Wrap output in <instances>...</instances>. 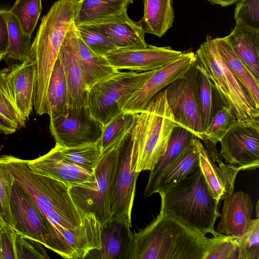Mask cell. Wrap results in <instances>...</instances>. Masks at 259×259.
<instances>
[{
  "instance_id": "1",
  "label": "cell",
  "mask_w": 259,
  "mask_h": 259,
  "mask_svg": "<svg viewBox=\"0 0 259 259\" xmlns=\"http://www.w3.org/2000/svg\"><path fill=\"white\" fill-rule=\"evenodd\" d=\"M2 157L15 182L30 195L46 220L50 230L48 248L63 258L73 259L71 251L85 240L89 232L87 224L99 221L97 218L78 206L64 182L34 173L26 160Z\"/></svg>"
},
{
  "instance_id": "2",
  "label": "cell",
  "mask_w": 259,
  "mask_h": 259,
  "mask_svg": "<svg viewBox=\"0 0 259 259\" xmlns=\"http://www.w3.org/2000/svg\"><path fill=\"white\" fill-rule=\"evenodd\" d=\"M126 259H204L214 240L189 228L160 210L138 232H127Z\"/></svg>"
},
{
  "instance_id": "3",
  "label": "cell",
  "mask_w": 259,
  "mask_h": 259,
  "mask_svg": "<svg viewBox=\"0 0 259 259\" xmlns=\"http://www.w3.org/2000/svg\"><path fill=\"white\" fill-rule=\"evenodd\" d=\"M159 194L160 210L202 234H220L214 230L215 222L221 216L220 201L213 197L200 167Z\"/></svg>"
},
{
  "instance_id": "4",
  "label": "cell",
  "mask_w": 259,
  "mask_h": 259,
  "mask_svg": "<svg viewBox=\"0 0 259 259\" xmlns=\"http://www.w3.org/2000/svg\"><path fill=\"white\" fill-rule=\"evenodd\" d=\"M79 0H58L44 16L31 44L29 58L35 65L36 83L33 105L48 107L47 90L60 47L74 17Z\"/></svg>"
},
{
  "instance_id": "5",
  "label": "cell",
  "mask_w": 259,
  "mask_h": 259,
  "mask_svg": "<svg viewBox=\"0 0 259 259\" xmlns=\"http://www.w3.org/2000/svg\"><path fill=\"white\" fill-rule=\"evenodd\" d=\"M143 113H137L133 126L120 139L110 198L111 220L126 232L132 228V211L139 173L137 164L141 144Z\"/></svg>"
},
{
  "instance_id": "6",
  "label": "cell",
  "mask_w": 259,
  "mask_h": 259,
  "mask_svg": "<svg viewBox=\"0 0 259 259\" xmlns=\"http://www.w3.org/2000/svg\"><path fill=\"white\" fill-rule=\"evenodd\" d=\"M195 64L215 85L225 106L238 121L259 120V109L221 57L210 35L197 50Z\"/></svg>"
},
{
  "instance_id": "7",
  "label": "cell",
  "mask_w": 259,
  "mask_h": 259,
  "mask_svg": "<svg viewBox=\"0 0 259 259\" xmlns=\"http://www.w3.org/2000/svg\"><path fill=\"white\" fill-rule=\"evenodd\" d=\"M118 142L102 153L88 179L69 187L70 193L78 206L85 213L95 215L104 229L110 227L113 223L110 204Z\"/></svg>"
},
{
  "instance_id": "8",
  "label": "cell",
  "mask_w": 259,
  "mask_h": 259,
  "mask_svg": "<svg viewBox=\"0 0 259 259\" xmlns=\"http://www.w3.org/2000/svg\"><path fill=\"white\" fill-rule=\"evenodd\" d=\"M154 71L120 72L94 84L88 91V107L103 126L123 111L131 97Z\"/></svg>"
},
{
  "instance_id": "9",
  "label": "cell",
  "mask_w": 259,
  "mask_h": 259,
  "mask_svg": "<svg viewBox=\"0 0 259 259\" xmlns=\"http://www.w3.org/2000/svg\"><path fill=\"white\" fill-rule=\"evenodd\" d=\"M143 111L137 171L150 170L164 153L170 135L176 125L166 99L165 89L157 93Z\"/></svg>"
},
{
  "instance_id": "10",
  "label": "cell",
  "mask_w": 259,
  "mask_h": 259,
  "mask_svg": "<svg viewBox=\"0 0 259 259\" xmlns=\"http://www.w3.org/2000/svg\"><path fill=\"white\" fill-rule=\"evenodd\" d=\"M195 62L184 74L168 85L165 91L176 125L189 130L201 140L203 128L198 72Z\"/></svg>"
},
{
  "instance_id": "11",
  "label": "cell",
  "mask_w": 259,
  "mask_h": 259,
  "mask_svg": "<svg viewBox=\"0 0 259 259\" xmlns=\"http://www.w3.org/2000/svg\"><path fill=\"white\" fill-rule=\"evenodd\" d=\"M220 154L225 162L241 171L259 166V120L238 121L219 141Z\"/></svg>"
},
{
  "instance_id": "12",
  "label": "cell",
  "mask_w": 259,
  "mask_h": 259,
  "mask_svg": "<svg viewBox=\"0 0 259 259\" xmlns=\"http://www.w3.org/2000/svg\"><path fill=\"white\" fill-rule=\"evenodd\" d=\"M103 125L92 115L89 108H68L66 113L50 119V131L56 144L72 147L97 142Z\"/></svg>"
},
{
  "instance_id": "13",
  "label": "cell",
  "mask_w": 259,
  "mask_h": 259,
  "mask_svg": "<svg viewBox=\"0 0 259 259\" xmlns=\"http://www.w3.org/2000/svg\"><path fill=\"white\" fill-rule=\"evenodd\" d=\"M10 207L15 232L37 241L48 248L50 230L47 221L30 195L15 181Z\"/></svg>"
},
{
  "instance_id": "14",
  "label": "cell",
  "mask_w": 259,
  "mask_h": 259,
  "mask_svg": "<svg viewBox=\"0 0 259 259\" xmlns=\"http://www.w3.org/2000/svg\"><path fill=\"white\" fill-rule=\"evenodd\" d=\"M195 60L192 51L183 52L177 60L154 70L129 99L123 111L140 112L157 93L184 74Z\"/></svg>"
},
{
  "instance_id": "15",
  "label": "cell",
  "mask_w": 259,
  "mask_h": 259,
  "mask_svg": "<svg viewBox=\"0 0 259 259\" xmlns=\"http://www.w3.org/2000/svg\"><path fill=\"white\" fill-rule=\"evenodd\" d=\"M58 57L62 63L68 90V108L88 107L85 87L78 54V36L74 23L68 29Z\"/></svg>"
},
{
  "instance_id": "16",
  "label": "cell",
  "mask_w": 259,
  "mask_h": 259,
  "mask_svg": "<svg viewBox=\"0 0 259 259\" xmlns=\"http://www.w3.org/2000/svg\"><path fill=\"white\" fill-rule=\"evenodd\" d=\"M199 167L213 197L220 201L234 192L236 178L240 169L223 161L216 146L205 147L198 141Z\"/></svg>"
},
{
  "instance_id": "17",
  "label": "cell",
  "mask_w": 259,
  "mask_h": 259,
  "mask_svg": "<svg viewBox=\"0 0 259 259\" xmlns=\"http://www.w3.org/2000/svg\"><path fill=\"white\" fill-rule=\"evenodd\" d=\"M183 52L170 47L148 45L144 48L116 49L105 57L118 69L148 71L160 68L179 58Z\"/></svg>"
},
{
  "instance_id": "18",
  "label": "cell",
  "mask_w": 259,
  "mask_h": 259,
  "mask_svg": "<svg viewBox=\"0 0 259 259\" xmlns=\"http://www.w3.org/2000/svg\"><path fill=\"white\" fill-rule=\"evenodd\" d=\"M2 71L17 109L26 120L28 119L33 108L36 83L34 61L28 58Z\"/></svg>"
},
{
  "instance_id": "19",
  "label": "cell",
  "mask_w": 259,
  "mask_h": 259,
  "mask_svg": "<svg viewBox=\"0 0 259 259\" xmlns=\"http://www.w3.org/2000/svg\"><path fill=\"white\" fill-rule=\"evenodd\" d=\"M27 161L34 173L59 180L69 187L85 181L92 173L64 159L57 144L46 154Z\"/></svg>"
},
{
  "instance_id": "20",
  "label": "cell",
  "mask_w": 259,
  "mask_h": 259,
  "mask_svg": "<svg viewBox=\"0 0 259 259\" xmlns=\"http://www.w3.org/2000/svg\"><path fill=\"white\" fill-rule=\"evenodd\" d=\"M223 200L221 219L215 232L240 239L251 219L253 208L251 199L248 194L239 191L234 192Z\"/></svg>"
},
{
  "instance_id": "21",
  "label": "cell",
  "mask_w": 259,
  "mask_h": 259,
  "mask_svg": "<svg viewBox=\"0 0 259 259\" xmlns=\"http://www.w3.org/2000/svg\"><path fill=\"white\" fill-rule=\"evenodd\" d=\"M102 33L119 49L144 48L145 32L139 22L131 20L127 12L101 23L90 25Z\"/></svg>"
},
{
  "instance_id": "22",
  "label": "cell",
  "mask_w": 259,
  "mask_h": 259,
  "mask_svg": "<svg viewBox=\"0 0 259 259\" xmlns=\"http://www.w3.org/2000/svg\"><path fill=\"white\" fill-rule=\"evenodd\" d=\"M195 137L189 130L180 126L172 129L164 153L150 170L149 179L144 193V197L156 193L158 182L168 167L178 157L184 148Z\"/></svg>"
},
{
  "instance_id": "23",
  "label": "cell",
  "mask_w": 259,
  "mask_h": 259,
  "mask_svg": "<svg viewBox=\"0 0 259 259\" xmlns=\"http://www.w3.org/2000/svg\"><path fill=\"white\" fill-rule=\"evenodd\" d=\"M224 38L259 80V30L236 23L231 33Z\"/></svg>"
},
{
  "instance_id": "24",
  "label": "cell",
  "mask_w": 259,
  "mask_h": 259,
  "mask_svg": "<svg viewBox=\"0 0 259 259\" xmlns=\"http://www.w3.org/2000/svg\"><path fill=\"white\" fill-rule=\"evenodd\" d=\"M133 0H79L74 17L75 25L104 22L126 12Z\"/></svg>"
},
{
  "instance_id": "25",
  "label": "cell",
  "mask_w": 259,
  "mask_h": 259,
  "mask_svg": "<svg viewBox=\"0 0 259 259\" xmlns=\"http://www.w3.org/2000/svg\"><path fill=\"white\" fill-rule=\"evenodd\" d=\"M213 40L228 68L259 109V80L239 58L224 37H217Z\"/></svg>"
},
{
  "instance_id": "26",
  "label": "cell",
  "mask_w": 259,
  "mask_h": 259,
  "mask_svg": "<svg viewBox=\"0 0 259 259\" xmlns=\"http://www.w3.org/2000/svg\"><path fill=\"white\" fill-rule=\"evenodd\" d=\"M198 140L193 138L168 167L158 182L156 193L178 184L199 167Z\"/></svg>"
},
{
  "instance_id": "27",
  "label": "cell",
  "mask_w": 259,
  "mask_h": 259,
  "mask_svg": "<svg viewBox=\"0 0 259 259\" xmlns=\"http://www.w3.org/2000/svg\"><path fill=\"white\" fill-rule=\"evenodd\" d=\"M144 15L139 23L145 33L160 37L172 26V0H143Z\"/></svg>"
},
{
  "instance_id": "28",
  "label": "cell",
  "mask_w": 259,
  "mask_h": 259,
  "mask_svg": "<svg viewBox=\"0 0 259 259\" xmlns=\"http://www.w3.org/2000/svg\"><path fill=\"white\" fill-rule=\"evenodd\" d=\"M78 36L80 64L84 84L89 91L94 84L119 70L112 66L105 56L99 55L91 50L78 34Z\"/></svg>"
},
{
  "instance_id": "29",
  "label": "cell",
  "mask_w": 259,
  "mask_h": 259,
  "mask_svg": "<svg viewBox=\"0 0 259 259\" xmlns=\"http://www.w3.org/2000/svg\"><path fill=\"white\" fill-rule=\"evenodd\" d=\"M50 119L66 113L68 107V90L63 68L58 57L54 66L47 90Z\"/></svg>"
},
{
  "instance_id": "30",
  "label": "cell",
  "mask_w": 259,
  "mask_h": 259,
  "mask_svg": "<svg viewBox=\"0 0 259 259\" xmlns=\"http://www.w3.org/2000/svg\"><path fill=\"white\" fill-rule=\"evenodd\" d=\"M0 11L6 19L9 31V44L4 59L23 62L29 56L31 36L24 33L18 20L9 10L4 9Z\"/></svg>"
},
{
  "instance_id": "31",
  "label": "cell",
  "mask_w": 259,
  "mask_h": 259,
  "mask_svg": "<svg viewBox=\"0 0 259 259\" xmlns=\"http://www.w3.org/2000/svg\"><path fill=\"white\" fill-rule=\"evenodd\" d=\"M197 69L199 95L203 132L215 115L225 105L212 81L203 71L198 68Z\"/></svg>"
},
{
  "instance_id": "32",
  "label": "cell",
  "mask_w": 259,
  "mask_h": 259,
  "mask_svg": "<svg viewBox=\"0 0 259 259\" xmlns=\"http://www.w3.org/2000/svg\"><path fill=\"white\" fill-rule=\"evenodd\" d=\"M59 146L61 154L64 159L90 172L95 168L102 154L100 139L96 142L76 147Z\"/></svg>"
},
{
  "instance_id": "33",
  "label": "cell",
  "mask_w": 259,
  "mask_h": 259,
  "mask_svg": "<svg viewBox=\"0 0 259 259\" xmlns=\"http://www.w3.org/2000/svg\"><path fill=\"white\" fill-rule=\"evenodd\" d=\"M136 113L123 111L103 126L100 139L102 153L114 146L131 128Z\"/></svg>"
},
{
  "instance_id": "34",
  "label": "cell",
  "mask_w": 259,
  "mask_h": 259,
  "mask_svg": "<svg viewBox=\"0 0 259 259\" xmlns=\"http://www.w3.org/2000/svg\"><path fill=\"white\" fill-rule=\"evenodd\" d=\"M9 10L24 33L31 36L41 12V0H16Z\"/></svg>"
},
{
  "instance_id": "35",
  "label": "cell",
  "mask_w": 259,
  "mask_h": 259,
  "mask_svg": "<svg viewBox=\"0 0 259 259\" xmlns=\"http://www.w3.org/2000/svg\"><path fill=\"white\" fill-rule=\"evenodd\" d=\"M237 121L229 109L224 106L217 112L206 129L203 132L201 140L206 146H216L217 143Z\"/></svg>"
},
{
  "instance_id": "36",
  "label": "cell",
  "mask_w": 259,
  "mask_h": 259,
  "mask_svg": "<svg viewBox=\"0 0 259 259\" xmlns=\"http://www.w3.org/2000/svg\"><path fill=\"white\" fill-rule=\"evenodd\" d=\"M122 227L121 224L113 222L110 227L104 229L102 234L101 248L100 250H93L88 255L93 254L94 256L92 258L100 259L120 258L119 255H122Z\"/></svg>"
},
{
  "instance_id": "37",
  "label": "cell",
  "mask_w": 259,
  "mask_h": 259,
  "mask_svg": "<svg viewBox=\"0 0 259 259\" xmlns=\"http://www.w3.org/2000/svg\"><path fill=\"white\" fill-rule=\"evenodd\" d=\"M214 237L204 259H239V238L221 234Z\"/></svg>"
},
{
  "instance_id": "38",
  "label": "cell",
  "mask_w": 259,
  "mask_h": 259,
  "mask_svg": "<svg viewBox=\"0 0 259 259\" xmlns=\"http://www.w3.org/2000/svg\"><path fill=\"white\" fill-rule=\"evenodd\" d=\"M75 27L84 44L96 54L105 56L117 49L102 33L92 26L80 25Z\"/></svg>"
},
{
  "instance_id": "39",
  "label": "cell",
  "mask_w": 259,
  "mask_h": 259,
  "mask_svg": "<svg viewBox=\"0 0 259 259\" xmlns=\"http://www.w3.org/2000/svg\"><path fill=\"white\" fill-rule=\"evenodd\" d=\"M239 259H259V218L251 219L239 239Z\"/></svg>"
},
{
  "instance_id": "40",
  "label": "cell",
  "mask_w": 259,
  "mask_h": 259,
  "mask_svg": "<svg viewBox=\"0 0 259 259\" xmlns=\"http://www.w3.org/2000/svg\"><path fill=\"white\" fill-rule=\"evenodd\" d=\"M14 179L0 156V215L5 222L13 228L10 207V198Z\"/></svg>"
},
{
  "instance_id": "41",
  "label": "cell",
  "mask_w": 259,
  "mask_h": 259,
  "mask_svg": "<svg viewBox=\"0 0 259 259\" xmlns=\"http://www.w3.org/2000/svg\"><path fill=\"white\" fill-rule=\"evenodd\" d=\"M0 113L15 123L18 128L25 127L26 120L14 104L2 70H0Z\"/></svg>"
},
{
  "instance_id": "42",
  "label": "cell",
  "mask_w": 259,
  "mask_h": 259,
  "mask_svg": "<svg viewBox=\"0 0 259 259\" xmlns=\"http://www.w3.org/2000/svg\"><path fill=\"white\" fill-rule=\"evenodd\" d=\"M234 19L236 23L259 30V0H238Z\"/></svg>"
},
{
  "instance_id": "43",
  "label": "cell",
  "mask_w": 259,
  "mask_h": 259,
  "mask_svg": "<svg viewBox=\"0 0 259 259\" xmlns=\"http://www.w3.org/2000/svg\"><path fill=\"white\" fill-rule=\"evenodd\" d=\"M42 245L37 241L16 232L15 250L17 259L50 258Z\"/></svg>"
},
{
  "instance_id": "44",
  "label": "cell",
  "mask_w": 259,
  "mask_h": 259,
  "mask_svg": "<svg viewBox=\"0 0 259 259\" xmlns=\"http://www.w3.org/2000/svg\"><path fill=\"white\" fill-rule=\"evenodd\" d=\"M15 238L16 232L9 225L0 229V259H17Z\"/></svg>"
},
{
  "instance_id": "45",
  "label": "cell",
  "mask_w": 259,
  "mask_h": 259,
  "mask_svg": "<svg viewBox=\"0 0 259 259\" xmlns=\"http://www.w3.org/2000/svg\"><path fill=\"white\" fill-rule=\"evenodd\" d=\"M9 44V31L7 21L0 11V52L5 55ZM5 57V56H4Z\"/></svg>"
},
{
  "instance_id": "46",
  "label": "cell",
  "mask_w": 259,
  "mask_h": 259,
  "mask_svg": "<svg viewBox=\"0 0 259 259\" xmlns=\"http://www.w3.org/2000/svg\"><path fill=\"white\" fill-rule=\"evenodd\" d=\"M18 129L15 123L0 113V133L10 135L15 133Z\"/></svg>"
},
{
  "instance_id": "47",
  "label": "cell",
  "mask_w": 259,
  "mask_h": 259,
  "mask_svg": "<svg viewBox=\"0 0 259 259\" xmlns=\"http://www.w3.org/2000/svg\"><path fill=\"white\" fill-rule=\"evenodd\" d=\"M212 5L217 4L222 7H227L236 3L238 0H207Z\"/></svg>"
},
{
  "instance_id": "48",
  "label": "cell",
  "mask_w": 259,
  "mask_h": 259,
  "mask_svg": "<svg viewBox=\"0 0 259 259\" xmlns=\"http://www.w3.org/2000/svg\"><path fill=\"white\" fill-rule=\"evenodd\" d=\"M6 224L0 215V229H1Z\"/></svg>"
},
{
  "instance_id": "49",
  "label": "cell",
  "mask_w": 259,
  "mask_h": 259,
  "mask_svg": "<svg viewBox=\"0 0 259 259\" xmlns=\"http://www.w3.org/2000/svg\"><path fill=\"white\" fill-rule=\"evenodd\" d=\"M5 56V54L0 52V61L4 59Z\"/></svg>"
}]
</instances>
